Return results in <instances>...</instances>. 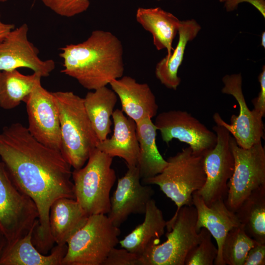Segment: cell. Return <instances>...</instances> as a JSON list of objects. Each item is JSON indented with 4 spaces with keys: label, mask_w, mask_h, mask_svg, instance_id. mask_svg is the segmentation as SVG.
<instances>
[{
    "label": "cell",
    "mask_w": 265,
    "mask_h": 265,
    "mask_svg": "<svg viewBox=\"0 0 265 265\" xmlns=\"http://www.w3.org/2000/svg\"><path fill=\"white\" fill-rule=\"evenodd\" d=\"M0 158L14 184L37 207L38 223L32 241L46 255L54 243L49 225L51 206L60 198L75 199L71 166L60 151L38 141L20 123L0 132Z\"/></svg>",
    "instance_id": "obj_1"
},
{
    "label": "cell",
    "mask_w": 265,
    "mask_h": 265,
    "mask_svg": "<svg viewBox=\"0 0 265 265\" xmlns=\"http://www.w3.org/2000/svg\"><path fill=\"white\" fill-rule=\"evenodd\" d=\"M60 50L63 60L61 72L88 90L106 86L123 75V45L109 31L95 30L84 41Z\"/></svg>",
    "instance_id": "obj_2"
},
{
    "label": "cell",
    "mask_w": 265,
    "mask_h": 265,
    "mask_svg": "<svg viewBox=\"0 0 265 265\" xmlns=\"http://www.w3.org/2000/svg\"><path fill=\"white\" fill-rule=\"evenodd\" d=\"M61 131L60 152L74 169L83 167L100 142L86 111L83 98L71 91L53 92Z\"/></svg>",
    "instance_id": "obj_3"
},
{
    "label": "cell",
    "mask_w": 265,
    "mask_h": 265,
    "mask_svg": "<svg viewBox=\"0 0 265 265\" xmlns=\"http://www.w3.org/2000/svg\"><path fill=\"white\" fill-rule=\"evenodd\" d=\"M167 161V164L161 173L142 183L158 186L176 205V213L181 207L192 205L193 193L201 189L205 183V155L194 153L188 146Z\"/></svg>",
    "instance_id": "obj_4"
},
{
    "label": "cell",
    "mask_w": 265,
    "mask_h": 265,
    "mask_svg": "<svg viewBox=\"0 0 265 265\" xmlns=\"http://www.w3.org/2000/svg\"><path fill=\"white\" fill-rule=\"evenodd\" d=\"M112 159L96 148L86 165L72 172L75 199L89 216L109 212L110 192L116 179Z\"/></svg>",
    "instance_id": "obj_5"
},
{
    "label": "cell",
    "mask_w": 265,
    "mask_h": 265,
    "mask_svg": "<svg viewBox=\"0 0 265 265\" xmlns=\"http://www.w3.org/2000/svg\"><path fill=\"white\" fill-rule=\"evenodd\" d=\"M120 233L106 214L89 215L68 240L62 265H103L111 249L119 243Z\"/></svg>",
    "instance_id": "obj_6"
},
{
    "label": "cell",
    "mask_w": 265,
    "mask_h": 265,
    "mask_svg": "<svg viewBox=\"0 0 265 265\" xmlns=\"http://www.w3.org/2000/svg\"><path fill=\"white\" fill-rule=\"evenodd\" d=\"M197 211L184 206L166 221L167 239L154 243L140 258L141 265H184L188 253L201 239L203 231L196 228Z\"/></svg>",
    "instance_id": "obj_7"
},
{
    "label": "cell",
    "mask_w": 265,
    "mask_h": 265,
    "mask_svg": "<svg viewBox=\"0 0 265 265\" xmlns=\"http://www.w3.org/2000/svg\"><path fill=\"white\" fill-rule=\"evenodd\" d=\"M38 217L34 202L15 186L0 161V230L7 239L6 248L36 226Z\"/></svg>",
    "instance_id": "obj_8"
},
{
    "label": "cell",
    "mask_w": 265,
    "mask_h": 265,
    "mask_svg": "<svg viewBox=\"0 0 265 265\" xmlns=\"http://www.w3.org/2000/svg\"><path fill=\"white\" fill-rule=\"evenodd\" d=\"M230 145L234 168L228 183L225 203L235 212L253 191L265 186V149L262 141L249 148H242L232 135Z\"/></svg>",
    "instance_id": "obj_9"
},
{
    "label": "cell",
    "mask_w": 265,
    "mask_h": 265,
    "mask_svg": "<svg viewBox=\"0 0 265 265\" xmlns=\"http://www.w3.org/2000/svg\"><path fill=\"white\" fill-rule=\"evenodd\" d=\"M242 80L240 73L226 75L222 78V93L234 97L239 106L238 115H232L230 124L218 112L214 113L212 118L216 125H221L229 131L239 147L247 149L264 139L265 129L263 117L250 110L246 104L242 90Z\"/></svg>",
    "instance_id": "obj_10"
},
{
    "label": "cell",
    "mask_w": 265,
    "mask_h": 265,
    "mask_svg": "<svg viewBox=\"0 0 265 265\" xmlns=\"http://www.w3.org/2000/svg\"><path fill=\"white\" fill-rule=\"evenodd\" d=\"M212 129L217 136L216 143L205 155L206 182L202 188L196 192L207 205L219 199L225 200L228 183L234 168L231 134L221 125L215 124Z\"/></svg>",
    "instance_id": "obj_11"
},
{
    "label": "cell",
    "mask_w": 265,
    "mask_h": 265,
    "mask_svg": "<svg viewBox=\"0 0 265 265\" xmlns=\"http://www.w3.org/2000/svg\"><path fill=\"white\" fill-rule=\"evenodd\" d=\"M154 123L167 144L177 139L188 144L194 153L204 155L216 145L215 133L186 111L162 112L156 116Z\"/></svg>",
    "instance_id": "obj_12"
},
{
    "label": "cell",
    "mask_w": 265,
    "mask_h": 265,
    "mask_svg": "<svg viewBox=\"0 0 265 265\" xmlns=\"http://www.w3.org/2000/svg\"><path fill=\"white\" fill-rule=\"evenodd\" d=\"M28 116L27 127L31 135L43 145L60 151L61 131L59 112L53 92L35 83L25 102Z\"/></svg>",
    "instance_id": "obj_13"
},
{
    "label": "cell",
    "mask_w": 265,
    "mask_h": 265,
    "mask_svg": "<svg viewBox=\"0 0 265 265\" xmlns=\"http://www.w3.org/2000/svg\"><path fill=\"white\" fill-rule=\"evenodd\" d=\"M127 167L125 175L118 180L107 214L113 224L119 228L131 214H144L147 205L155 193L151 186L141 183L136 166Z\"/></svg>",
    "instance_id": "obj_14"
},
{
    "label": "cell",
    "mask_w": 265,
    "mask_h": 265,
    "mask_svg": "<svg viewBox=\"0 0 265 265\" xmlns=\"http://www.w3.org/2000/svg\"><path fill=\"white\" fill-rule=\"evenodd\" d=\"M28 26L25 23L12 29L0 43V70L27 68L42 77H47L55 68L52 59L43 60L38 49L28 40Z\"/></svg>",
    "instance_id": "obj_15"
},
{
    "label": "cell",
    "mask_w": 265,
    "mask_h": 265,
    "mask_svg": "<svg viewBox=\"0 0 265 265\" xmlns=\"http://www.w3.org/2000/svg\"><path fill=\"white\" fill-rule=\"evenodd\" d=\"M192 205L197 211V231L206 228L216 241L218 254L214 265H224L221 249L225 238L231 229L240 224L236 213L228 208L224 200L219 199L207 205L196 192L192 194Z\"/></svg>",
    "instance_id": "obj_16"
},
{
    "label": "cell",
    "mask_w": 265,
    "mask_h": 265,
    "mask_svg": "<svg viewBox=\"0 0 265 265\" xmlns=\"http://www.w3.org/2000/svg\"><path fill=\"white\" fill-rule=\"evenodd\" d=\"M109 84L120 99L122 111L135 123L157 115L156 97L148 84L125 76L112 80Z\"/></svg>",
    "instance_id": "obj_17"
},
{
    "label": "cell",
    "mask_w": 265,
    "mask_h": 265,
    "mask_svg": "<svg viewBox=\"0 0 265 265\" xmlns=\"http://www.w3.org/2000/svg\"><path fill=\"white\" fill-rule=\"evenodd\" d=\"M112 118V135L100 141L96 148L112 158L123 159L127 166H137L139 148L135 122L118 108L114 110Z\"/></svg>",
    "instance_id": "obj_18"
},
{
    "label": "cell",
    "mask_w": 265,
    "mask_h": 265,
    "mask_svg": "<svg viewBox=\"0 0 265 265\" xmlns=\"http://www.w3.org/2000/svg\"><path fill=\"white\" fill-rule=\"evenodd\" d=\"M144 214L143 222L119 241L121 247L140 258L152 244L159 243L166 226L162 212L154 199L148 202Z\"/></svg>",
    "instance_id": "obj_19"
},
{
    "label": "cell",
    "mask_w": 265,
    "mask_h": 265,
    "mask_svg": "<svg viewBox=\"0 0 265 265\" xmlns=\"http://www.w3.org/2000/svg\"><path fill=\"white\" fill-rule=\"evenodd\" d=\"M88 217L76 199L66 197L56 199L51 206L49 213L50 232L54 242L66 244L85 224Z\"/></svg>",
    "instance_id": "obj_20"
},
{
    "label": "cell",
    "mask_w": 265,
    "mask_h": 265,
    "mask_svg": "<svg viewBox=\"0 0 265 265\" xmlns=\"http://www.w3.org/2000/svg\"><path fill=\"white\" fill-rule=\"evenodd\" d=\"M136 20L152 35L153 43L157 50L166 49V56H170L174 50L172 43L178 33L181 21L160 7L138 8Z\"/></svg>",
    "instance_id": "obj_21"
},
{
    "label": "cell",
    "mask_w": 265,
    "mask_h": 265,
    "mask_svg": "<svg viewBox=\"0 0 265 265\" xmlns=\"http://www.w3.org/2000/svg\"><path fill=\"white\" fill-rule=\"evenodd\" d=\"M32 228L23 237L6 248L0 259V265H62L67 244L52 248L49 255L41 253L33 245Z\"/></svg>",
    "instance_id": "obj_22"
},
{
    "label": "cell",
    "mask_w": 265,
    "mask_h": 265,
    "mask_svg": "<svg viewBox=\"0 0 265 265\" xmlns=\"http://www.w3.org/2000/svg\"><path fill=\"white\" fill-rule=\"evenodd\" d=\"M201 29L194 20L181 21L178 30L179 39L176 47L171 55L166 56L156 65V78L167 88L176 90L181 80L178 76V70L183 61L187 44L194 39Z\"/></svg>",
    "instance_id": "obj_23"
},
{
    "label": "cell",
    "mask_w": 265,
    "mask_h": 265,
    "mask_svg": "<svg viewBox=\"0 0 265 265\" xmlns=\"http://www.w3.org/2000/svg\"><path fill=\"white\" fill-rule=\"evenodd\" d=\"M157 130L150 118L143 119L136 123L139 148L136 166L141 181L159 174L167 164V160L160 154L156 144Z\"/></svg>",
    "instance_id": "obj_24"
},
{
    "label": "cell",
    "mask_w": 265,
    "mask_h": 265,
    "mask_svg": "<svg viewBox=\"0 0 265 265\" xmlns=\"http://www.w3.org/2000/svg\"><path fill=\"white\" fill-rule=\"evenodd\" d=\"M114 91L104 86L88 92L83 98L84 107L92 128L100 141L111 132V117L117 102Z\"/></svg>",
    "instance_id": "obj_25"
},
{
    "label": "cell",
    "mask_w": 265,
    "mask_h": 265,
    "mask_svg": "<svg viewBox=\"0 0 265 265\" xmlns=\"http://www.w3.org/2000/svg\"><path fill=\"white\" fill-rule=\"evenodd\" d=\"M41 78L40 74L34 72L25 75L17 69L0 70V107L11 109L22 102L25 103L35 83Z\"/></svg>",
    "instance_id": "obj_26"
},
{
    "label": "cell",
    "mask_w": 265,
    "mask_h": 265,
    "mask_svg": "<svg viewBox=\"0 0 265 265\" xmlns=\"http://www.w3.org/2000/svg\"><path fill=\"white\" fill-rule=\"evenodd\" d=\"M235 213L246 234L265 243V186L253 191Z\"/></svg>",
    "instance_id": "obj_27"
},
{
    "label": "cell",
    "mask_w": 265,
    "mask_h": 265,
    "mask_svg": "<svg viewBox=\"0 0 265 265\" xmlns=\"http://www.w3.org/2000/svg\"><path fill=\"white\" fill-rule=\"evenodd\" d=\"M258 242L250 237L240 224L226 235L221 249L224 265H244L249 250Z\"/></svg>",
    "instance_id": "obj_28"
},
{
    "label": "cell",
    "mask_w": 265,
    "mask_h": 265,
    "mask_svg": "<svg viewBox=\"0 0 265 265\" xmlns=\"http://www.w3.org/2000/svg\"><path fill=\"white\" fill-rule=\"evenodd\" d=\"M203 235L199 242L188 253L184 265H213L218 254L213 243L212 235L206 228H201Z\"/></svg>",
    "instance_id": "obj_29"
},
{
    "label": "cell",
    "mask_w": 265,
    "mask_h": 265,
    "mask_svg": "<svg viewBox=\"0 0 265 265\" xmlns=\"http://www.w3.org/2000/svg\"><path fill=\"white\" fill-rule=\"evenodd\" d=\"M56 14L71 17L85 11L89 7V0H41Z\"/></svg>",
    "instance_id": "obj_30"
},
{
    "label": "cell",
    "mask_w": 265,
    "mask_h": 265,
    "mask_svg": "<svg viewBox=\"0 0 265 265\" xmlns=\"http://www.w3.org/2000/svg\"><path fill=\"white\" fill-rule=\"evenodd\" d=\"M103 265H141L140 257L125 248L111 249Z\"/></svg>",
    "instance_id": "obj_31"
},
{
    "label": "cell",
    "mask_w": 265,
    "mask_h": 265,
    "mask_svg": "<svg viewBox=\"0 0 265 265\" xmlns=\"http://www.w3.org/2000/svg\"><path fill=\"white\" fill-rule=\"evenodd\" d=\"M261 89L258 96L252 100L254 108L253 110L263 118L265 115V66L258 76Z\"/></svg>",
    "instance_id": "obj_32"
},
{
    "label": "cell",
    "mask_w": 265,
    "mask_h": 265,
    "mask_svg": "<svg viewBox=\"0 0 265 265\" xmlns=\"http://www.w3.org/2000/svg\"><path fill=\"white\" fill-rule=\"evenodd\" d=\"M265 265V243H257L248 251L244 265Z\"/></svg>",
    "instance_id": "obj_33"
},
{
    "label": "cell",
    "mask_w": 265,
    "mask_h": 265,
    "mask_svg": "<svg viewBox=\"0 0 265 265\" xmlns=\"http://www.w3.org/2000/svg\"><path fill=\"white\" fill-rule=\"evenodd\" d=\"M242 2H247L253 5L265 18V0H228L225 2V7L227 11L235 10L238 4Z\"/></svg>",
    "instance_id": "obj_34"
},
{
    "label": "cell",
    "mask_w": 265,
    "mask_h": 265,
    "mask_svg": "<svg viewBox=\"0 0 265 265\" xmlns=\"http://www.w3.org/2000/svg\"><path fill=\"white\" fill-rule=\"evenodd\" d=\"M14 28L15 25L14 24L4 23L1 20L0 12V43Z\"/></svg>",
    "instance_id": "obj_35"
},
{
    "label": "cell",
    "mask_w": 265,
    "mask_h": 265,
    "mask_svg": "<svg viewBox=\"0 0 265 265\" xmlns=\"http://www.w3.org/2000/svg\"><path fill=\"white\" fill-rule=\"evenodd\" d=\"M8 245V242L4 235L0 230V259Z\"/></svg>",
    "instance_id": "obj_36"
},
{
    "label": "cell",
    "mask_w": 265,
    "mask_h": 265,
    "mask_svg": "<svg viewBox=\"0 0 265 265\" xmlns=\"http://www.w3.org/2000/svg\"><path fill=\"white\" fill-rule=\"evenodd\" d=\"M261 46L265 48V32H263L261 35Z\"/></svg>",
    "instance_id": "obj_37"
},
{
    "label": "cell",
    "mask_w": 265,
    "mask_h": 265,
    "mask_svg": "<svg viewBox=\"0 0 265 265\" xmlns=\"http://www.w3.org/2000/svg\"><path fill=\"white\" fill-rule=\"evenodd\" d=\"M219 0L220 2H225V1H226L228 0Z\"/></svg>",
    "instance_id": "obj_38"
},
{
    "label": "cell",
    "mask_w": 265,
    "mask_h": 265,
    "mask_svg": "<svg viewBox=\"0 0 265 265\" xmlns=\"http://www.w3.org/2000/svg\"><path fill=\"white\" fill-rule=\"evenodd\" d=\"M8 0H0V2H5L7 1Z\"/></svg>",
    "instance_id": "obj_39"
},
{
    "label": "cell",
    "mask_w": 265,
    "mask_h": 265,
    "mask_svg": "<svg viewBox=\"0 0 265 265\" xmlns=\"http://www.w3.org/2000/svg\"></svg>",
    "instance_id": "obj_40"
}]
</instances>
